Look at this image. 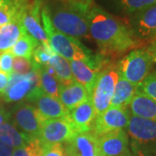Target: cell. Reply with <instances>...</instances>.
<instances>
[{"label": "cell", "mask_w": 156, "mask_h": 156, "mask_svg": "<svg viewBox=\"0 0 156 156\" xmlns=\"http://www.w3.org/2000/svg\"><path fill=\"white\" fill-rule=\"evenodd\" d=\"M77 132L68 119L59 118L46 120L41 128L38 139L43 147L62 144L74 137Z\"/></svg>", "instance_id": "9c48e42d"}, {"label": "cell", "mask_w": 156, "mask_h": 156, "mask_svg": "<svg viewBox=\"0 0 156 156\" xmlns=\"http://www.w3.org/2000/svg\"><path fill=\"white\" fill-rule=\"evenodd\" d=\"M130 114L156 122V101L136 91L129 106Z\"/></svg>", "instance_id": "d6986e66"}, {"label": "cell", "mask_w": 156, "mask_h": 156, "mask_svg": "<svg viewBox=\"0 0 156 156\" xmlns=\"http://www.w3.org/2000/svg\"><path fill=\"white\" fill-rule=\"evenodd\" d=\"M130 115L128 108L110 106L96 115L92 131L100 137L113 131L125 129L128 127Z\"/></svg>", "instance_id": "30bf717a"}, {"label": "cell", "mask_w": 156, "mask_h": 156, "mask_svg": "<svg viewBox=\"0 0 156 156\" xmlns=\"http://www.w3.org/2000/svg\"><path fill=\"white\" fill-rule=\"evenodd\" d=\"M128 23L140 48L156 42V5L134 13Z\"/></svg>", "instance_id": "52a82bcc"}, {"label": "cell", "mask_w": 156, "mask_h": 156, "mask_svg": "<svg viewBox=\"0 0 156 156\" xmlns=\"http://www.w3.org/2000/svg\"><path fill=\"white\" fill-rule=\"evenodd\" d=\"M119 79L116 65L108 64L99 73L91 94V101L96 115L107 110L111 104L115 88Z\"/></svg>", "instance_id": "8992f818"}, {"label": "cell", "mask_w": 156, "mask_h": 156, "mask_svg": "<svg viewBox=\"0 0 156 156\" xmlns=\"http://www.w3.org/2000/svg\"><path fill=\"white\" fill-rule=\"evenodd\" d=\"M127 130L134 156H156V122L131 115Z\"/></svg>", "instance_id": "277c9868"}, {"label": "cell", "mask_w": 156, "mask_h": 156, "mask_svg": "<svg viewBox=\"0 0 156 156\" xmlns=\"http://www.w3.org/2000/svg\"><path fill=\"white\" fill-rule=\"evenodd\" d=\"M67 117L77 133L92 131L96 113L91 99L69 110Z\"/></svg>", "instance_id": "9a60e30c"}, {"label": "cell", "mask_w": 156, "mask_h": 156, "mask_svg": "<svg viewBox=\"0 0 156 156\" xmlns=\"http://www.w3.org/2000/svg\"><path fill=\"white\" fill-rule=\"evenodd\" d=\"M154 62L156 63V57H154Z\"/></svg>", "instance_id": "74e56055"}, {"label": "cell", "mask_w": 156, "mask_h": 156, "mask_svg": "<svg viewBox=\"0 0 156 156\" xmlns=\"http://www.w3.org/2000/svg\"><path fill=\"white\" fill-rule=\"evenodd\" d=\"M136 91L156 101V70L150 73L148 76L137 86Z\"/></svg>", "instance_id": "f1b7e54d"}, {"label": "cell", "mask_w": 156, "mask_h": 156, "mask_svg": "<svg viewBox=\"0 0 156 156\" xmlns=\"http://www.w3.org/2000/svg\"><path fill=\"white\" fill-rule=\"evenodd\" d=\"M42 22L50 46L56 54L64 57L68 61L79 60L85 62L89 61L93 55L80 41H78L77 38L56 30L52 25L50 17L44 8L42 11Z\"/></svg>", "instance_id": "3957f363"}, {"label": "cell", "mask_w": 156, "mask_h": 156, "mask_svg": "<svg viewBox=\"0 0 156 156\" xmlns=\"http://www.w3.org/2000/svg\"><path fill=\"white\" fill-rule=\"evenodd\" d=\"M99 137L93 131L78 133L63 143L66 156H96L99 153Z\"/></svg>", "instance_id": "7c38bea8"}, {"label": "cell", "mask_w": 156, "mask_h": 156, "mask_svg": "<svg viewBox=\"0 0 156 156\" xmlns=\"http://www.w3.org/2000/svg\"><path fill=\"white\" fill-rule=\"evenodd\" d=\"M14 56L8 50L0 54V71L8 74L11 76L13 73L12 64H13Z\"/></svg>", "instance_id": "4dcf8cb0"}, {"label": "cell", "mask_w": 156, "mask_h": 156, "mask_svg": "<svg viewBox=\"0 0 156 156\" xmlns=\"http://www.w3.org/2000/svg\"><path fill=\"white\" fill-rule=\"evenodd\" d=\"M88 22L89 35L98 45L101 56L116 58L140 48L128 21L112 16L94 4L89 8Z\"/></svg>", "instance_id": "6da1fadb"}, {"label": "cell", "mask_w": 156, "mask_h": 156, "mask_svg": "<svg viewBox=\"0 0 156 156\" xmlns=\"http://www.w3.org/2000/svg\"><path fill=\"white\" fill-rule=\"evenodd\" d=\"M21 18L0 27V54L10 50L25 32Z\"/></svg>", "instance_id": "ffe728a7"}, {"label": "cell", "mask_w": 156, "mask_h": 156, "mask_svg": "<svg viewBox=\"0 0 156 156\" xmlns=\"http://www.w3.org/2000/svg\"><path fill=\"white\" fill-rule=\"evenodd\" d=\"M137 87L119 76L114 95L111 100V107L128 108L136 93Z\"/></svg>", "instance_id": "7402d4cb"}, {"label": "cell", "mask_w": 156, "mask_h": 156, "mask_svg": "<svg viewBox=\"0 0 156 156\" xmlns=\"http://www.w3.org/2000/svg\"><path fill=\"white\" fill-rule=\"evenodd\" d=\"M145 48H147V50L150 51L153 56H154V57H156V42L153 43L152 44L148 45L147 47H145Z\"/></svg>", "instance_id": "d590c367"}, {"label": "cell", "mask_w": 156, "mask_h": 156, "mask_svg": "<svg viewBox=\"0 0 156 156\" xmlns=\"http://www.w3.org/2000/svg\"><path fill=\"white\" fill-rule=\"evenodd\" d=\"M43 146L38 138L32 139L28 144L15 148L12 156H42Z\"/></svg>", "instance_id": "4316f807"}, {"label": "cell", "mask_w": 156, "mask_h": 156, "mask_svg": "<svg viewBox=\"0 0 156 156\" xmlns=\"http://www.w3.org/2000/svg\"><path fill=\"white\" fill-rule=\"evenodd\" d=\"M56 54V52L52 50L51 46H45V45L39 44L38 46L34 50L33 62L42 66L50 65V61L51 57Z\"/></svg>", "instance_id": "83f0119b"}, {"label": "cell", "mask_w": 156, "mask_h": 156, "mask_svg": "<svg viewBox=\"0 0 156 156\" xmlns=\"http://www.w3.org/2000/svg\"><path fill=\"white\" fill-rule=\"evenodd\" d=\"M117 3L124 12L129 14L156 5V0H117Z\"/></svg>", "instance_id": "484cf974"}, {"label": "cell", "mask_w": 156, "mask_h": 156, "mask_svg": "<svg viewBox=\"0 0 156 156\" xmlns=\"http://www.w3.org/2000/svg\"><path fill=\"white\" fill-rule=\"evenodd\" d=\"M96 156H104V155H103V154H101V153H99V154H97Z\"/></svg>", "instance_id": "8d00e7d4"}, {"label": "cell", "mask_w": 156, "mask_h": 156, "mask_svg": "<svg viewBox=\"0 0 156 156\" xmlns=\"http://www.w3.org/2000/svg\"><path fill=\"white\" fill-rule=\"evenodd\" d=\"M69 63L75 80L84 86L91 96L100 71L89 66L84 61L74 60V61H69Z\"/></svg>", "instance_id": "e0dca14e"}, {"label": "cell", "mask_w": 156, "mask_h": 156, "mask_svg": "<svg viewBox=\"0 0 156 156\" xmlns=\"http://www.w3.org/2000/svg\"><path fill=\"white\" fill-rule=\"evenodd\" d=\"M42 156H66L63 144H55L43 147Z\"/></svg>", "instance_id": "1f68e13d"}, {"label": "cell", "mask_w": 156, "mask_h": 156, "mask_svg": "<svg viewBox=\"0 0 156 156\" xmlns=\"http://www.w3.org/2000/svg\"><path fill=\"white\" fill-rule=\"evenodd\" d=\"M13 73L17 75H27L32 69V62L30 59L21 56L13 57Z\"/></svg>", "instance_id": "f546056e"}, {"label": "cell", "mask_w": 156, "mask_h": 156, "mask_svg": "<svg viewBox=\"0 0 156 156\" xmlns=\"http://www.w3.org/2000/svg\"><path fill=\"white\" fill-rule=\"evenodd\" d=\"M28 5V0H0V27L20 19Z\"/></svg>", "instance_id": "44dd1931"}, {"label": "cell", "mask_w": 156, "mask_h": 156, "mask_svg": "<svg viewBox=\"0 0 156 156\" xmlns=\"http://www.w3.org/2000/svg\"><path fill=\"white\" fill-rule=\"evenodd\" d=\"M16 128L31 138H38L41 128L46 121L37 108L28 103L18 104L11 114Z\"/></svg>", "instance_id": "ba28073f"}, {"label": "cell", "mask_w": 156, "mask_h": 156, "mask_svg": "<svg viewBox=\"0 0 156 156\" xmlns=\"http://www.w3.org/2000/svg\"><path fill=\"white\" fill-rule=\"evenodd\" d=\"M58 98L63 106L70 110L85 101L91 99V96L84 86L74 81L67 85H60Z\"/></svg>", "instance_id": "2e32d148"}, {"label": "cell", "mask_w": 156, "mask_h": 156, "mask_svg": "<svg viewBox=\"0 0 156 156\" xmlns=\"http://www.w3.org/2000/svg\"><path fill=\"white\" fill-rule=\"evenodd\" d=\"M33 138L21 132L15 125L6 121L0 126V140L14 148L23 147Z\"/></svg>", "instance_id": "603a6c76"}, {"label": "cell", "mask_w": 156, "mask_h": 156, "mask_svg": "<svg viewBox=\"0 0 156 156\" xmlns=\"http://www.w3.org/2000/svg\"><path fill=\"white\" fill-rule=\"evenodd\" d=\"M10 117L11 114L6 111L4 107H0V126L6 121H9Z\"/></svg>", "instance_id": "e575fe53"}, {"label": "cell", "mask_w": 156, "mask_h": 156, "mask_svg": "<svg viewBox=\"0 0 156 156\" xmlns=\"http://www.w3.org/2000/svg\"><path fill=\"white\" fill-rule=\"evenodd\" d=\"M99 151L104 156H128L129 151V138L124 130L113 131L100 136L98 139Z\"/></svg>", "instance_id": "4fadbf2b"}, {"label": "cell", "mask_w": 156, "mask_h": 156, "mask_svg": "<svg viewBox=\"0 0 156 156\" xmlns=\"http://www.w3.org/2000/svg\"><path fill=\"white\" fill-rule=\"evenodd\" d=\"M32 69H35L39 77V87L45 94L51 95L53 97H59L60 83L55 76V72L50 65L42 66L32 62ZM59 99V98H58Z\"/></svg>", "instance_id": "ac0fdd59"}, {"label": "cell", "mask_w": 156, "mask_h": 156, "mask_svg": "<svg viewBox=\"0 0 156 156\" xmlns=\"http://www.w3.org/2000/svg\"><path fill=\"white\" fill-rule=\"evenodd\" d=\"M10 77L8 74L0 71V94H5L6 89L8 88L9 82H10Z\"/></svg>", "instance_id": "d6a6232c"}, {"label": "cell", "mask_w": 156, "mask_h": 156, "mask_svg": "<svg viewBox=\"0 0 156 156\" xmlns=\"http://www.w3.org/2000/svg\"><path fill=\"white\" fill-rule=\"evenodd\" d=\"M128 156H132V154H130V155H128Z\"/></svg>", "instance_id": "f35d334b"}, {"label": "cell", "mask_w": 156, "mask_h": 156, "mask_svg": "<svg viewBox=\"0 0 156 156\" xmlns=\"http://www.w3.org/2000/svg\"><path fill=\"white\" fill-rule=\"evenodd\" d=\"M39 42L26 31L22 34L17 43L8 50L14 56H21L30 59L34 50L38 46Z\"/></svg>", "instance_id": "d4e9b609"}, {"label": "cell", "mask_w": 156, "mask_h": 156, "mask_svg": "<svg viewBox=\"0 0 156 156\" xmlns=\"http://www.w3.org/2000/svg\"><path fill=\"white\" fill-rule=\"evenodd\" d=\"M41 5L42 0H34L32 4L29 5L23 13L21 21L27 33L37 40L40 44L45 46H50L44 29L40 23L39 11Z\"/></svg>", "instance_id": "5bb4252c"}, {"label": "cell", "mask_w": 156, "mask_h": 156, "mask_svg": "<svg viewBox=\"0 0 156 156\" xmlns=\"http://www.w3.org/2000/svg\"><path fill=\"white\" fill-rule=\"evenodd\" d=\"M27 99L33 102L37 109L46 120L65 118L69 115V110L58 98L45 94L39 86L29 93Z\"/></svg>", "instance_id": "8fae6325"}, {"label": "cell", "mask_w": 156, "mask_h": 156, "mask_svg": "<svg viewBox=\"0 0 156 156\" xmlns=\"http://www.w3.org/2000/svg\"><path fill=\"white\" fill-rule=\"evenodd\" d=\"M90 0H59L44 8L56 30L75 38L89 37Z\"/></svg>", "instance_id": "7a4b0ae2"}, {"label": "cell", "mask_w": 156, "mask_h": 156, "mask_svg": "<svg viewBox=\"0 0 156 156\" xmlns=\"http://www.w3.org/2000/svg\"><path fill=\"white\" fill-rule=\"evenodd\" d=\"M154 63V56L147 48L134 49L117 63L118 74L137 87L148 76Z\"/></svg>", "instance_id": "5b68a950"}, {"label": "cell", "mask_w": 156, "mask_h": 156, "mask_svg": "<svg viewBox=\"0 0 156 156\" xmlns=\"http://www.w3.org/2000/svg\"><path fill=\"white\" fill-rule=\"evenodd\" d=\"M14 147L0 140V156H12Z\"/></svg>", "instance_id": "836d02e7"}, {"label": "cell", "mask_w": 156, "mask_h": 156, "mask_svg": "<svg viewBox=\"0 0 156 156\" xmlns=\"http://www.w3.org/2000/svg\"><path fill=\"white\" fill-rule=\"evenodd\" d=\"M50 65L53 69L55 76L60 83V85H67L76 81L73 76L70 63L64 57L56 53L51 57Z\"/></svg>", "instance_id": "cb8c5ba5"}]
</instances>
